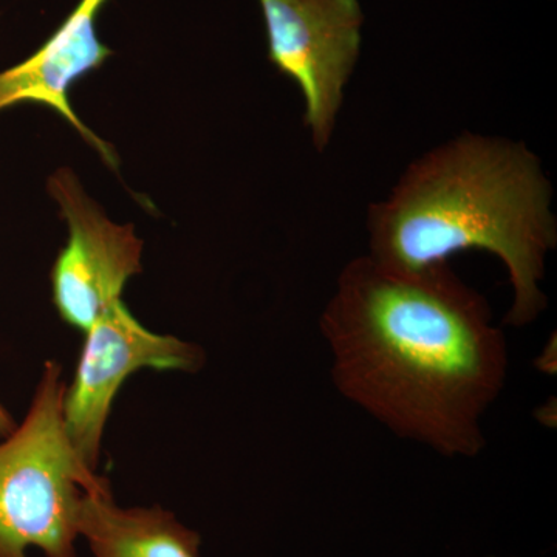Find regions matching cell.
Listing matches in <instances>:
<instances>
[{"instance_id":"obj_1","label":"cell","mask_w":557,"mask_h":557,"mask_svg":"<svg viewBox=\"0 0 557 557\" xmlns=\"http://www.w3.org/2000/svg\"><path fill=\"white\" fill-rule=\"evenodd\" d=\"M341 395L392 434L448 458L486 446L508 373L490 304L449 262L420 271L351 259L319 321Z\"/></svg>"},{"instance_id":"obj_2","label":"cell","mask_w":557,"mask_h":557,"mask_svg":"<svg viewBox=\"0 0 557 557\" xmlns=\"http://www.w3.org/2000/svg\"><path fill=\"white\" fill-rule=\"evenodd\" d=\"M553 189L523 143L465 134L428 150L368 211L370 258L420 271L458 252L486 251L507 269L512 288L505 324L527 327L544 310L542 289L557 245Z\"/></svg>"},{"instance_id":"obj_3","label":"cell","mask_w":557,"mask_h":557,"mask_svg":"<svg viewBox=\"0 0 557 557\" xmlns=\"http://www.w3.org/2000/svg\"><path fill=\"white\" fill-rule=\"evenodd\" d=\"M60 362L44 364L27 413L0 440V557H78L79 518L91 490L110 485L73 448L62 420Z\"/></svg>"},{"instance_id":"obj_4","label":"cell","mask_w":557,"mask_h":557,"mask_svg":"<svg viewBox=\"0 0 557 557\" xmlns=\"http://www.w3.org/2000/svg\"><path fill=\"white\" fill-rule=\"evenodd\" d=\"M207 355L197 344L146 329L123 300L84 332L75 373L62 394V420L73 448L94 471L120 388L143 369L197 373Z\"/></svg>"},{"instance_id":"obj_5","label":"cell","mask_w":557,"mask_h":557,"mask_svg":"<svg viewBox=\"0 0 557 557\" xmlns=\"http://www.w3.org/2000/svg\"><path fill=\"white\" fill-rule=\"evenodd\" d=\"M271 64L298 84L304 123L324 152L361 51L364 22L358 0H259Z\"/></svg>"},{"instance_id":"obj_6","label":"cell","mask_w":557,"mask_h":557,"mask_svg":"<svg viewBox=\"0 0 557 557\" xmlns=\"http://www.w3.org/2000/svg\"><path fill=\"white\" fill-rule=\"evenodd\" d=\"M47 189L69 228L51 269V300L65 324L86 332L141 273L145 244L132 223L113 222L102 211L70 168L54 171Z\"/></svg>"},{"instance_id":"obj_7","label":"cell","mask_w":557,"mask_h":557,"mask_svg":"<svg viewBox=\"0 0 557 557\" xmlns=\"http://www.w3.org/2000/svg\"><path fill=\"white\" fill-rule=\"evenodd\" d=\"M108 0H81L46 44L27 60L0 72V112L35 102L60 113L110 168L119 166L115 149L81 121L70 89L87 73L100 69L112 50L98 38V13Z\"/></svg>"},{"instance_id":"obj_8","label":"cell","mask_w":557,"mask_h":557,"mask_svg":"<svg viewBox=\"0 0 557 557\" xmlns=\"http://www.w3.org/2000/svg\"><path fill=\"white\" fill-rule=\"evenodd\" d=\"M79 536L94 557H200L201 537L170 509L121 507L110 485L84 498Z\"/></svg>"},{"instance_id":"obj_9","label":"cell","mask_w":557,"mask_h":557,"mask_svg":"<svg viewBox=\"0 0 557 557\" xmlns=\"http://www.w3.org/2000/svg\"><path fill=\"white\" fill-rule=\"evenodd\" d=\"M14 426H16V421H14L10 410L0 401V438L7 437Z\"/></svg>"}]
</instances>
